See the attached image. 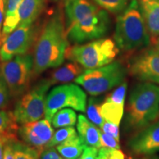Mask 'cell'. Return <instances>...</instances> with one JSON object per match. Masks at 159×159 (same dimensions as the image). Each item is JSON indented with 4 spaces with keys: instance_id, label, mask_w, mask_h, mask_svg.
Masks as SVG:
<instances>
[{
    "instance_id": "e0dca14e",
    "label": "cell",
    "mask_w": 159,
    "mask_h": 159,
    "mask_svg": "<svg viewBox=\"0 0 159 159\" xmlns=\"http://www.w3.org/2000/svg\"><path fill=\"white\" fill-rule=\"evenodd\" d=\"M45 0H23L17 12L19 25H31L43 8Z\"/></svg>"
},
{
    "instance_id": "f35d334b",
    "label": "cell",
    "mask_w": 159,
    "mask_h": 159,
    "mask_svg": "<svg viewBox=\"0 0 159 159\" xmlns=\"http://www.w3.org/2000/svg\"><path fill=\"white\" fill-rule=\"evenodd\" d=\"M54 1H57V0H54Z\"/></svg>"
},
{
    "instance_id": "484cf974",
    "label": "cell",
    "mask_w": 159,
    "mask_h": 159,
    "mask_svg": "<svg viewBox=\"0 0 159 159\" xmlns=\"http://www.w3.org/2000/svg\"><path fill=\"white\" fill-rule=\"evenodd\" d=\"M77 135L76 130L75 128H73V126L61 128L59 130H57L55 134H53V136L52 137L50 142L47 145V148L56 147L57 145L64 142L65 141L68 140L69 139L77 136Z\"/></svg>"
},
{
    "instance_id": "74e56055",
    "label": "cell",
    "mask_w": 159,
    "mask_h": 159,
    "mask_svg": "<svg viewBox=\"0 0 159 159\" xmlns=\"http://www.w3.org/2000/svg\"><path fill=\"white\" fill-rule=\"evenodd\" d=\"M77 159H81V158H77Z\"/></svg>"
},
{
    "instance_id": "44dd1931",
    "label": "cell",
    "mask_w": 159,
    "mask_h": 159,
    "mask_svg": "<svg viewBox=\"0 0 159 159\" xmlns=\"http://www.w3.org/2000/svg\"><path fill=\"white\" fill-rule=\"evenodd\" d=\"M77 114L71 108H63L57 111L52 119V124L55 128L71 127L76 125Z\"/></svg>"
},
{
    "instance_id": "8d00e7d4",
    "label": "cell",
    "mask_w": 159,
    "mask_h": 159,
    "mask_svg": "<svg viewBox=\"0 0 159 159\" xmlns=\"http://www.w3.org/2000/svg\"><path fill=\"white\" fill-rule=\"evenodd\" d=\"M140 159H159L158 156H150V157H145V158H140Z\"/></svg>"
},
{
    "instance_id": "8fae6325",
    "label": "cell",
    "mask_w": 159,
    "mask_h": 159,
    "mask_svg": "<svg viewBox=\"0 0 159 159\" xmlns=\"http://www.w3.org/2000/svg\"><path fill=\"white\" fill-rule=\"evenodd\" d=\"M35 39V27L31 25H19L5 38L0 48L2 61H9L19 55L26 54Z\"/></svg>"
},
{
    "instance_id": "cb8c5ba5",
    "label": "cell",
    "mask_w": 159,
    "mask_h": 159,
    "mask_svg": "<svg viewBox=\"0 0 159 159\" xmlns=\"http://www.w3.org/2000/svg\"><path fill=\"white\" fill-rule=\"evenodd\" d=\"M18 125L13 112L0 110V135H17Z\"/></svg>"
},
{
    "instance_id": "1f68e13d",
    "label": "cell",
    "mask_w": 159,
    "mask_h": 159,
    "mask_svg": "<svg viewBox=\"0 0 159 159\" xmlns=\"http://www.w3.org/2000/svg\"><path fill=\"white\" fill-rule=\"evenodd\" d=\"M41 159H64L61 155H59L56 149L53 148H46L41 152Z\"/></svg>"
},
{
    "instance_id": "ffe728a7",
    "label": "cell",
    "mask_w": 159,
    "mask_h": 159,
    "mask_svg": "<svg viewBox=\"0 0 159 159\" xmlns=\"http://www.w3.org/2000/svg\"><path fill=\"white\" fill-rule=\"evenodd\" d=\"M22 1L23 0H7L5 18L4 19L2 27V37L4 41L5 38L14 30L19 25L17 12Z\"/></svg>"
},
{
    "instance_id": "d4e9b609",
    "label": "cell",
    "mask_w": 159,
    "mask_h": 159,
    "mask_svg": "<svg viewBox=\"0 0 159 159\" xmlns=\"http://www.w3.org/2000/svg\"><path fill=\"white\" fill-rule=\"evenodd\" d=\"M101 8L114 14H119L128 7L130 0H93Z\"/></svg>"
},
{
    "instance_id": "7c38bea8",
    "label": "cell",
    "mask_w": 159,
    "mask_h": 159,
    "mask_svg": "<svg viewBox=\"0 0 159 159\" xmlns=\"http://www.w3.org/2000/svg\"><path fill=\"white\" fill-rule=\"evenodd\" d=\"M51 122L47 119L36 121L21 125L17 134L25 144L43 152L53 136Z\"/></svg>"
},
{
    "instance_id": "9c48e42d",
    "label": "cell",
    "mask_w": 159,
    "mask_h": 159,
    "mask_svg": "<svg viewBox=\"0 0 159 159\" xmlns=\"http://www.w3.org/2000/svg\"><path fill=\"white\" fill-rule=\"evenodd\" d=\"M87 96L78 85L65 84L55 87L50 91L46 99L44 118L52 122L57 111L70 108L80 112L86 110Z\"/></svg>"
},
{
    "instance_id": "83f0119b",
    "label": "cell",
    "mask_w": 159,
    "mask_h": 159,
    "mask_svg": "<svg viewBox=\"0 0 159 159\" xmlns=\"http://www.w3.org/2000/svg\"><path fill=\"white\" fill-rule=\"evenodd\" d=\"M10 97V91L6 84L5 80L3 78L1 71H0V110L5 108L8 104Z\"/></svg>"
},
{
    "instance_id": "277c9868",
    "label": "cell",
    "mask_w": 159,
    "mask_h": 159,
    "mask_svg": "<svg viewBox=\"0 0 159 159\" xmlns=\"http://www.w3.org/2000/svg\"><path fill=\"white\" fill-rule=\"evenodd\" d=\"M150 38L138 0H130L128 7L117 16L115 43L125 52H133L148 47Z\"/></svg>"
},
{
    "instance_id": "d6986e66",
    "label": "cell",
    "mask_w": 159,
    "mask_h": 159,
    "mask_svg": "<svg viewBox=\"0 0 159 159\" xmlns=\"http://www.w3.org/2000/svg\"><path fill=\"white\" fill-rule=\"evenodd\" d=\"M85 147L77 135L57 145L55 149L64 159H77L83 154Z\"/></svg>"
},
{
    "instance_id": "52a82bcc",
    "label": "cell",
    "mask_w": 159,
    "mask_h": 159,
    "mask_svg": "<svg viewBox=\"0 0 159 159\" xmlns=\"http://www.w3.org/2000/svg\"><path fill=\"white\" fill-rule=\"evenodd\" d=\"M51 85L49 79L41 80L17 101L13 114L18 124L36 122L44 116L47 94Z\"/></svg>"
},
{
    "instance_id": "4fadbf2b",
    "label": "cell",
    "mask_w": 159,
    "mask_h": 159,
    "mask_svg": "<svg viewBox=\"0 0 159 159\" xmlns=\"http://www.w3.org/2000/svg\"><path fill=\"white\" fill-rule=\"evenodd\" d=\"M128 146L137 156H151L159 152V121L134 134Z\"/></svg>"
},
{
    "instance_id": "30bf717a",
    "label": "cell",
    "mask_w": 159,
    "mask_h": 159,
    "mask_svg": "<svg viewBox=\"0 0 159 159\" xmlns=\"http://www.w3.org/2000/svg\"><path fill=\"white\" fill-rule=\"evenodd\" d=\"M128 69L140 82L159 85V50L156 47L141 49L129 60Z\"/></svg>"
},
{
    "instance_id": "f1b7e54d",
    "label": "cell",
    "mask_w": 159,
    "mask_h": 159,
    "mask_svg": "<svg viewBox=\"0 0 159 159\" xmlns=\"http://www.w3.org/2000/svg\"><path fill=\"white\" fill-rule=\"evenodd\" d=\"M101 148H111V149H120L119 141L117 140L111 135L105 134L101 130L100 136Z\"/></svg>"
},
{
    "instance_id": "ba28073f",
    "label": "cell",
    "mask_w": 159,
    "mask_h": 159,
    "mask_svg": "<svg viewBox=\"0 0 159 159\" xmlns=\"http://www.w3.org/2000/svg\"><path fill=\"white\" fill-rule=\"evenodd\" d=\"M33 70V57L28 54L16 55L2 63L0 71L11 97L16 98L27 91Z\"/></svg>"
},
{
    "instance_id": "4316f807",
    "label": "cell",
    "mask_w": 159,
    "mask_h": 159,
    "mask_svg": "<svg viewBox=\"0 0 159 159\" xmlns=\"http://www.w3.org/2000/svg\"><path fill=\"white\" fill-rule=\"evenodd\" d=\"M97 159H126V156L120 149L100 148L98 149Z\"/></svg>"
},
{
    "instance_id": "ac0fdd59",
    "label": "cell",
    "mask_w": 159,
    "mask_h": 159,
    "mask_svg": "<svg viewBox=\"0 0 159 159\" xmlns=\"http://www.w3.org/2000/svg\"><path fill=\"white\" fill-rule=\"evenodd\" d=\"M85 70V69L82 66L72 61L53 71L49 80L52 85L57 83H67L75 80Z\"/></svg>"
},
{
    "instance_id": "7402d4cb",
    "label": "cell",
    "mask_w": 159,
    "mask_h": 159,
    "mask_svg": "<svg viewBox=\"0 0 159 159\" xmlns=\"http://www.w3.org/2000/svg\"><path fill=\"white\" fill-rule=\"evenodd\" d=\"M102 98H98L94 96L90 97L87 106V116L89 120L99 128H101L105 120L101 115V105Z\"/></svg>"
},
{
    "instance_id": "5b68a950",
    "label": "cell",
    "mask_w": 159,
    "mask_h": 159,
    "mask_svg": "<svg viewBox=\"0 0 159 159\" xmlns=\"http://www.w3.org/2000/svg\"><path fill=\"white\" fill-rule=\"evenodd\" d=\"M119 52V49L114 40L101 38L69 47L66 57L79 63L84 69H89L112 63Z\"/></svg>"
},
{
    "instance_id": "4dcf8cb0",
    "label": "cell",
    "mask_w": 159,
    "mask_h": 159,
    "mask_svg": "<svg viewBox=\"0 0 159 159\" xmlns=\"http://www.w3.org/2000/svg\"><path fill=\"white\" fill-rule=\"evenodd\" d=\"M15 139H10L6 143L5 145V148H4V155L3 159H15L14 156V148H13V141Z\"/></svg>"
},
{
    "instance_id": "8992f818",
    "label": "cell",
    "mask_w": 159,
    "mask_h": 159,
    "mask_svg": "<svg viewBox=\"0 0 159 159\" xmlns=\"http://www.w3.org/2000/svg\"><path fill=\"white\" fill-rule=\"evenodd\" d=\"M128 69L119 61H113L103 66L85 69L75 82L91 96H99L125 81Z\"/></svg>"
},
{
    "instance_id": "7a4b0ae2",
    "label": "cell",
    "mask_w": 159,
    "mask_h": 159,
    "mask_svg": "<svg viewBox=\"0 0 159 159\" xmlns=\"http://www.w3.org/2000/svg\"><path fill=\"white\" fill-rule=\"evenodd\" d=\"M65 19L61 11L52 16L43 27L35 47L33 75L61 66L69 48Z\"/></svg>"
},
{
    "instance_id": "f546056e",
    "label": "cell",
    "mask_w": 159,
    "mask_h": 159,
    "mask_svg": "<svg viewBox=\"0 0 159 159\" xmlns=\"http://www.w3.org/2000/svg\"><path fill=\"white\" fill-rule=\"evenodd\" d=\"M119 125L114 124V123L112 122L105 121L100 128L102 132H104L107 134L111 135V136H113L114 138L119 141V139H120V134H119Z\"/></svg>"
},
{
    "instance_id": "6da1fadb",
    "label": "cell",
    "mask_w": 159,
    "mask_h": 159,
    "mask_svg": "<svg viewBox=\"0 0 159 159\" xmlns=\"http://www.w3.org/2000/svg\"><path fill=\"white\" fill-rule=\"evenodd\" d=\"M64 14L67 38L76 44L101 39L110 27L108 12L90 0H64Z\"/></svg>"
},
{
    "instance_id": "e575fe53",
    "label": "cell",
    "mask_w": 159,
    "mask_h": 159,
    "mask_svg": "<svg viewBox=\"0 0 159 159\" xmlns=\"http://www.w3.org/2000/svg\"><path fill=\"white\" fill-rule=\"evenodd\" d=\"M17 138V135L1 134L0 135V159H3L4 148L7 142L11 139Z\"/></svg>"
},
{
    "instance_id": "9a60e30c",
    "label": "cell",
    "mask_w": 159,
    "mask_h": 159,
    "mask_svg": "<svg viewBox=\"0 0 159 159\" xmlns=\"http://www.w3.org/2000/svg\"><path fill=\"white\" fill-rule=\"evenodd\" d=\"M77 130L79 137L86 147L101 148V130L84 115H79L77 118Z\"/></svg>"
},
{
    "instance_id": "d6a6232c",
    "label": "cell",
    "mask_w": 159,
    "mask_h": 159,
    "mask_svg": "<svg viewBox=\"0 0 159 159\" xmlns=\"http://www.w3.org/2000/svg\"><path fill=\"white\" fill-rule=\"evenodd\" d=\"M6 2L7 0H0V45L2 44L4 39L2 37V27L4 16H5V11L6 10Z\"/></svg>"
},
{
    "instance_id": "d590c367",
    "label": "cell",
    "mask_w": 159,
    "mask_h": 159,
    "mask_svg": "<svg viewBox=\"0 0 159 159\" xmlns=\"http://www.w3.org/2000/svg\"><path fill=\"white\" fill-rule=\"evenodd\" d=\"M155 47H156V48L159 50V36L157 37V39L156 40V42H155Z\"/></svg>"
},
{
    "instance_id": "603a6c76",
    "label": "cell",
    "mask_w": 159,
    "mask_h": 159,
    "mask_svg": "<svg viewBox=\"0 0 159 159\" xmlns=\"http://www.w3.org/2000/svg\"><path fill=\"white\" fill-rule=\"evenodd\" d=\"M15 159H41V151L36 148L20 142L18 139L13 141Z\"/></svg>"
},
{
    "instance_id": "2e32d148",
    "label": "cell",
    "mask_w": 159,
    "mask_h": 159,
    "mask_svg": "<svg viewBox=\"0 0 159 159\" xmlns=\"http://www.w3.org/2000/svg\"><path fill=\"white\" fill-rule=\"evenodd\" d=\"M150 37L159 36V0H138Z\"/></svg>"
},
{
    "instance_id": "3957f363",
    "label": "cell",
    "mask_w": 159,
    "mask_h": 159,
    "mask_svg": "<svg viewBox=\"0 0 159 159\" xmlns=\"http://www.w3.org/2000/svg\"><path fill=\"white\" fill-rule=\"evenodd\" d=\"M159 117V85L141 82L129 96L125 115L127 132H138Z\"/></svg>"
},
{
    "instance_id": "836d02e7",
    "label": "cell",
    "mask_w": 159,
    "mask_h": 159,
    "mask_svg": "<svg viewBox=\"0 0 159 159\" xmlns=\"http://www.w3.org/2000/svg\"><path fill=\"white\" fill-rule=\"evenodd\" d=\"M98 149L93 147H85L83 154L81 155V159H97Z\"/></svg>"
},
{
    "instance_id": "5bb4252c",
    "label": "cell",
    "mask_w": 159,
    "mask_h": 159,
    "mask_svg": "<svg viewBox=\"0 0 159 159\" xmlns=\"http://www.w3.org/2000/svg\"><path fill=\"white\" fill-rule=\"evenodd\" d=\"M127 89L128 83L124 81L106 97L105 100L101 105V115L105 121L117 125H120L124 115Z\"/></svg>"
}]
</instances>
